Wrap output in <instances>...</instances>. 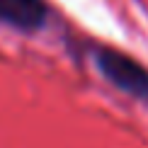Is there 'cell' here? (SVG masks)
<instances>
[{
    "mask_svg": "<svg viewBox=\"0 0 148 148\" xmlns=\"http://www.w3.org/2000/svg\"><path fill=\"white\" fill-rule=\"evenodd\" d=\"M97 66L114 88L124 90L134 97H141V100H148V71L138 61L129 58L126 53L114 51V49H100Z\"/></svg>",
    "mask_w": 148,
    "mask_h": 148,
    "instance_id": "1",
    "label": "cell"
},
{
    "mask_svg": "<svg viewBox=\"0 0 148 148\" xmlns=\"http://www.w3.org/2000/svg\"><path fill=\"white\" fill-rule=\"evenodd\" d=\"M0 20L24 32L39 29L46 20V3L44 0H0Z\"/></svg>",
    "mask_w": 148,
    "mask_h": 148,
    "instance_id": "2",
    "label": "cell"
}]
</instances>
